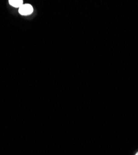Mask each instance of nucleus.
<instances>
[{
  "instance_id": "nucleus-1",
  "label": "nucleus",
  "mask_w": 138,
  "mask_h": 155,
  "mask_svg": "<svg viewBox=\"0 0 138 155\" xmlns=\"http://www.w3.org/2000/svg\"><path fill=\"white\" fill-rule=\"evenodd\" d=\"M33 12V8L29 4L22 5L19 9V12L21 15L27 16L31 15Z\"/></svg>"
},
{
  "instance_id": "nucleus-2",
  "label": "nucleus",
  "mask_w": 138,
  "mask_h": 155,
  "mask_svg": "<svg viewBox=\"0 0 138 155\" xmlns=\"http://www.w3.org/2000/svg\"><path fill=\"white\" fill-rule=\"evenodd\" d=\"M9 3L15 8H20L23 5L22 0H10Z\"/></svg>"
},
{
  "instance_id": "nucleus-3",
  "label": "nucleus",
  "mask_w": 138,
  "mask_h": 155,
  "mask_svg": "<svg viewBox=\"0 0 138 155\" xmlns=\"http://www.w3.org/2000/svg\"><path fill=\"white\" fill-rule=\"evenodd\" d=\"M135 155H138V151H137V152L136 153V154H135Z\"/></svg>"
}]
</instances>
